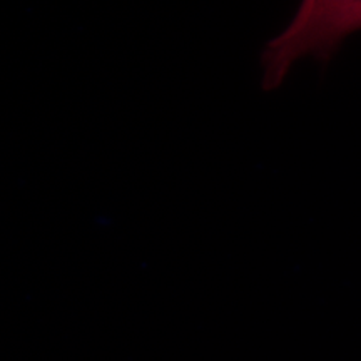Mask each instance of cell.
I'll use <instances>...</instances> for the list:
<instances>
[{"instance_id": "6da1fadb", "label": "cell", "mask_w": 361, "mask_h": 361, "mask_svg": "<svg viewBox=\"0 0 361 361\" xmlns=\"http://www.w3.org/2000/svg\"><path fill=\"white\" fill-rule=\"evenodd\" d=\"M361 32V0H305L286 27L261 51V87L276 90L301 59L328 66L343 44Z\"/></svg>"}]
</instances>
